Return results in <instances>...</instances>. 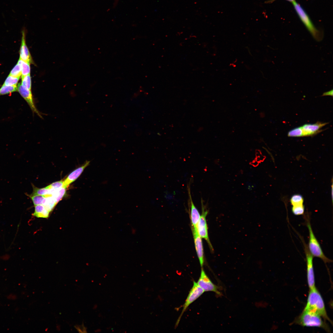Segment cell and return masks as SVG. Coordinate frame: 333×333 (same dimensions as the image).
Wrapping results in <instances>:
<instances>
[{
  "mask_svg": "<svg viewBox=\"0 0 333 333\" xmlns=\"http://www.w3.org/2000/svg\"><path fill=\"white\" fill-rule=\"evenodd\" d=\"M290 201L291 204L294 206L303 204L304 199L301 195L295 194L291 197Z\"/></svg>",
  "mask_w": 333,
  "mask_h": 333,
  "instance_id": "cell-24",
  "label": "cell"
},
{
  "mask_svg": "<svg viewBox=\"0 0 333 333\" xmlns=\"http://www.w3.org/2000/svg\"><path fill=\"white\" fill-rule=\"evenodd\" d=\"M277 0H269V1H267V2H266V3H272L273 2H274V1H277ZM285 0L287 1H288V2H291L292 3H293V2H294L295 1V0Z\"/></svg>",
  "mask_w": 333,
  "mask_h": 333,
  "instance_id": "cell-30",
  "label": "cell"
},
{
  "mask_svg": "<svg viewBox=\"0 0 333 333\" xmlns=\"http://www.w3.org/2000/svg\"><path fill=\"white\" fill-rule=\"evenodd\" d=\"M21 67L22 76L30 74V67L29 63L24 61L19 58L17 63Z\"/></svg>",
  "mask_w": 333,
  "mask_h": 333,
  "instance_id": "cell-18",
  "label": "cell"
},
{
  "mask_svg": "<svg viewBox=\"0 0 333 333\" xmlns=\"http://www.w3.org/2000/svg\"><path fill=\"white\" fill-rule=\"evenodd\" d=\"M288 136L290 137H303V131L301 126L294 128L290 131Z\"/></svg>",
  "mask_w": 333,
  "mask_h": 333,
  "instance_id": "cell-25",
  "label": "cell"
},
{
  "mask_svg": "<svg viewBox=\"0 0 333 333\" xmlns=\"http://www.w3.org/2000/svg\"><path fill=\"white\" fill-rule=\"evenodd\" d=\"M204 292V290L198 285L197 282L194 281L193 286L189 291L185 302L182 306L183 310L176 322L175 325L176 327L178 326L182 315L189 306L200 297Z\"/></svg>",
  "mask_w": 333,
  "mask_h": 333,
  "instance_id": "cell-6",
  "label": "cell"
},
{
  "mask_svg": "<svg viewBox=\"0 0 333 333\" xmlns=\"http://www.w3.org/2000/svg\"><path fill=\"white\" fill-rule=\"evenodd\" d=\"M292 211L294 215L298 216L302 215L304 212V207L303 204L293 206Z\"/></svg>",
  "mask_w": 333,
  "mask_h": 333,
  "instance_id": "cell-26",
  "label": "cell"
},
{
  "mask_svg": "<svg viewBox=\"0 0 333 333\" xmlns=\"http://www.w3.org/2000/svg\"><path fill=\"white\" fill-rule=\"evenodd\" d=\"M197 283L204 292L212 291L218 295H222L220 287L212 282L203 268L201 269L200 276Z\"/></svg>",
  "mask_w": 333,
  "mask_h": 333,
  "instance_id": "cell-7",
  "label": "cell"
},
{
  "mask_svg": "<svg viewBox=\"0 0 333 333\" xmlns=\"http://www.w3.org/2000/svg\"><path fill=\"white\" fill-rule=\"evenodd\" d=\"M50 212L43 205H38L35 206V212L33 215L37 217L47 218Z\"/></svg>",
  "mask_w": 333,
  "mask_h": 333,
  "instance_id": "cell-15",
  "label": "cell"
},
{
  "mask_svg": "<svg viewBox=\"0 0 333 333\" xmlns=\"http://www.w3.org/2000/svg\"><path fill=\"white\" fill-rule=\"evenodd\" d=\"M303 310L315 313L332 323L327 314L323 298L315 287L310 289L306 304Z\"/></svg>",
  "mask_w": 333,
  "mask_h": 333,
  "instance_id": "cell-1",
  "label": "cell"
},
{
  "mask_svg": "<svg viewBox=\"0 0 333 333\" xmlns=\"http://www.w3.org/2000/svg\"><path fill=\"white\" fill-rule=\"evenodd\" d=\"M66 188L62 187L56 189L52 194L51 196L56 204L61 200L64 196L66 192Z\"/></svg>",
  "mask_w": 333,
  "mask_h": 333,
  "instance_id": "cell-17",
  "label": "cell"
},
{
  "mask_svg": "<svg viewBox=\"0 0 333 333\" xmlns=\"http://www.w3.org/2000/svg\"><path fill=\"white\" fill-rule=\"evenodd\" d=\"M303 244L306 258L307 280L310 289L315 287L313 265V256L310 253L305 243Z\"/></svg>",
  "mask_w": 333,
  "mask_h": 333,
  "instance_id": "cell-8",
  "label": "cell"
},
{
  "mask_svg": "<svg viewBox=\"0 0 333 333\" xmlns=\"http://www.w3.org/2000/svg\"><path fill=\"white\" fill-rule=\"evenodd\" d=\"M33 191L31 195H38L46 196H51L52 194L55 190L50 189L46 187L43 188H38L35 187L34 185H32Z\"/></svg>",
  "mask_w": 333,
  "mask_h": 333,
  "instance_id": "cell-16",
  "label": "cell"
},
{
  "mask_svg": "<svg viewBox=\"0 0 333 333\" xmlns=\"http://www.w3.org/2000/svg\"><path fill=\"white\" fill-rule=\"evenodd\" d=\"M19 78L20 77H15L9 75L3 85L6 86H17Z\"/></svg>",
  "mask_w": 333,
  "mask_h": 333,
  "instance_id": "cell-23",
  "label": "cell"
},
{
  "mask_svg": "<svg viewBox=\"0 0 333 333\" xmlns=\"http://www.w3.org/2000/svg\"><path fill=\"white\" fill-rule=\"evenodd\" d=\"M21 84L25 88L31 90V82L30 74L22 76Z\"/></svg>",
  "mask_w": 333,
  "mask_h": 333,
  "instance_id": "cell-22",
  "label": "cell"
},
{
  "mask_svg": "<svg viewBox=\"0 0 333 333\" xmlns=\"http://www.w3.org/2000/svg\"><path fill=\"white\" fill-rule=\"evenodd\" d=\"M32 200L34 205H43L47 196L38 195H31L27 194Z\"/></svg>",
  "mask_w": 333,
  "mask_h": 333,
  "instance_id": "cell-19",
  "label": "cell"
},
{
  "mask_svg": "<svg viewBox=\"0 0 333 333\" xmlns=\"http://www.w3.org/2000/svg\"><path fill=\"white\" fill-rule=\"evenodd\" d=\"M63 181L60 180L55 182L45 187L47 189H57L62 187Z\"/></svg>",
  "mask_w": 333,
  "mask_h": 333,
  "instance_id": "cell-28",
  "label": "cell"
},
{
  "mask_svg": "<svg viewBox=\"0 0 333 333\" xmlns=\"http://www.w3.org/2000/svg\"><path fill=\"white\" fill-rule=\"evenodd\" d=\"M202 201V200H201ZM202 214L197 225L196 229L197 232L201 238L205 239L212 252L213 249L210 241L208 235V226L206 220V217L208 212L204 206L202 201Z\"/></svg>",
  "mask_w": 333,
  "mask_h": 333,
  "instance_id": "cell-5",
  "label": "cell"
},
{
  "mask_svg": "<svg viewBox=\"0 0 333 333\" xmlns=\"http://www.w3.org/2000/svg\"><path fill=\"white\" fill-rule=\"evenodd\" d=\"M90 162V161H86L81 166L71 173L64 181L62 187L66 188L70 184L75 181L80 176L84 169L89 165Z\"/></svg>",
  "mask_w": 333,
  "mask_h": 333,
  "instance_id": "cell-12",
  "label": "cell"
},
{
  "mask_svg": "<svg viewBox=\"0 0 333 333\" xmlns=\"http://www.w3.org/2000/svg\"><path fill=\"white\" fill-rule=\"evenodd\" d=\"M189 203L190 207V218L191 228L196 229L197 225L200 217V215L195 205L191 198L190 188L188 187Z\"/></svg>",
  "mask_w": 333,
  "mask_h": 333,
  "instance_id": "cell-11",
  "label": "cell"
},
{
  "mask_svg": "<svg viewBox=\"0 0 333 333\" xmlns=\"http://www.w3.org/2000/svg\"><path fill=\"white\" fill-rule=\"evenodd\" d=\"M307 226L309 232V241L308 249L312 255L321 259L325 263H330L331 260L327 257L324 255L320 245L315 237L310 221L308 220Z\"/></svg>",
  "mask_w": 333,
  "mask_h": 333,
  "instance_id": "cell-4",
  "label": "cell"
},
{
  "mask_svg": "<svg viewBox=\"0 0 333 333\" xmlns=\"http://www.w3.org/2000/svg\"><path fill=\"white\" fill-rule=\"evenodd\" d=\"M22 75L21 65L17 63L10 71L9 75L15 77H20Z\"/></svg>",
  "mask_w": 333,
  "mask_h": 333,
  "instance_id": "cell-27",
  "label": "cell"
},
{
  "mask_svg": "<svg viewBox=\"0 0 333 333\" xmlns=\"http://www.w3.org/2000/svg\"><path fill=\"white\" fill-rule=\"evenodd\" d=\"M322 96H333V90L332 89L331 90L327 91L324 92Z\"/></svg>",
  "mask_w": 333,
  "mask_h": 333,
  "instance_id": "cell-29",
  "label": "cell"
},
{
  "mask_svg": "<svg viewBox=\"0 0 333 333\" xmlns=\"http://www.w3.org/2000/svg\"><path fill=\"white\" fill-rule=\"evenodd\" d=\"M17 87V91L27 103L33 113L36 114L40 117L42 118L41 113L35 105L31 90L25 88L20 83L18 84Z\"/></svg>",
  "mask_w": 333,
  "mask_h": 333,
  "instance_id": "cell-9",
  "label": "cell"
},
{
  "mask_svg": "<svg viewBox=\"0 0 333 333\" xmlns=\"http://www.w3.org/2000/svg\"><path fill=\"white\" fill-rule=\"evenodd\" d=\"M327 123L318 122L313 124H305L302 126L303 136L313 135L318 133L320 129L326 125Z\"/></svg>",
  "mask_w": 333,
  "mask_h": 333,
  "instance_id": "cell-13",
  "label": "cell"
},
{
  "mask_svg": "<svg viewBox=\"0 0 333 333\" xmlns=\"http://www.w3.org/2000/svg\"><path fill=\"white\" fill-rule=\"evenodd\" d=\"M195 245L201 267L202 268L204 263V250L202 238L198 234L197 230L191 228Z\"/></svg>",
  "mask_w": 333,
  "mask_h": 333,
  "instance_id": "cell-10",
  "label": "cell"
},
{
  "mask_svg": "<svg viewBox=\"0 0 333 333\" xmlns=\"http://www.w3.org/2000/svg\"><path fill=\"white\" fill-rule=\"evenodd\" d=\"M22 35L19 58L24 61L32 63H33L32 58L26 43L25 33L24 30L22 31Z\"/></svg>",
  "mask_w": 333,
  "mask_h": 333,
  "instance_id": "cell-14",
  "label": "cell"
},
{
  "mask_svg": "<svg viewBox=\"0 0 333 333\" xmlns=\"http://www.w3.org/2000/svg\"><path fill=\"white\" fill-rule=\"evenodd\" d=\"M17 90V86H6L2 85L0 88V96L9 94Z\"/></svg>",
  "mask_w": 333,
  "mask_h": 333,
  "instance_id": "cell-20",
  "label": "cell"
},
{
  "mask_svg": "<svg viewBox=\"0 0 333 333\" xmlns=\"http://www.w3.org/2000/svg\"><path fill=\"white\" fill-rule=\"evenodd\" d=\"M294 8L301 22L317 41H320L323 39V33L314 26L310 18L300 5L296 1L292 3Z\"/></svg>",
  "mask_w": 333,
  "mask_h": 333,
  "instance_id": "cell-3",
  "label": "cell"
},
{
  "mask_svg": "<svg viewBox=\"0 0 333 333\" xmlns=\"http://www.w3.org/2000/svg\"><path fill=\"white\" fill-rule=\"evenodd\" d=\"M57 204L51 196H47L43 205L47 210L51 212Z\"/></svg>",
  "mask_w": 333,
  "mask_h": 333,
  "instance_id": "cell-21",
  "label": "cell"
},
{
  "mask_svg": "<svg viewBox=\"0 0 333 333\" xmlns=\"http://www.w3.org/2000/svg\"><path fill=\"white\" fill-rule=\"evenodd\" d=\"M314 312L303 310L302 314L295 321V323L303 326L316 327L330 331L329 328L323 318Z\"/></svg>",
  "mask_w": 333,
  "mask_h": 333,
  "instance_id": "cell-2",
  "label": "cell"
}]
</instances>
